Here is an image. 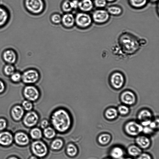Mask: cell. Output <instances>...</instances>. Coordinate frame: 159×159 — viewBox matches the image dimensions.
<instances>
[{"instance_id":"13","label":"cell","mask_w":159,"mask_h":159,"mask_svg":"<svg viewBox=\"0 0 159 159\" xmlns=\"http://www.w3.org/2000/svg\"><path fill=\"white\" fill-rule=\"evenodd\" d=\"M152 115L148 110L143 109L140 111L137 116L139 123L143 126L149 125L152 121Z\"/></svg>"},{"instance_id":"15","label":"cell","mask_w":159,"mask_h":159,"mask_svg":"<svg viewBox=\"0 0 159 159\" xmlns=\"http://www.w3.org/2000/svg\"><path fill=\"white\" fill-rule=\"evenodd\" d=\"M17 54L16 51L11 48L5 50L2 53V57L6 62L9 64L14 63L17 59Z\"/></svg>"},{"instance_id":"11","label":"cell","mask_w":159,"mask_h":159,"mask_svg":"<svg viewBox=\"0 0 159 159\" xmlns=\"http://www.w3.org/2000/svg\"><path fill=\"white\" fill-rule=\"evenodd\" d=\"M125 81L123 75L118 72H114L110 77V84L112 87L116 89L121 88L124 84Z\"/></svg>"},{"instance_id":"35","label":"cell","mask_w":159,"mask_h":159,"mask_svg":"<svg viewBox=\"0 0 159 159\" xmlns=\"http://www.w3.org/2000/svg\"><path fill=\"white\" fill-rule=\"evenodd\" d=\"M117 110L118 112L123 116L127 115L129 111V109L128 107L124 105H120Z\"/></svg>"},{"instance_id":"46","label":"cell","mask_w":159,"mask_h":159,"mask_svg":"<svg viewBox=\"0 0 159 159\" xmlns=\"http://www.w3.org/2000/svg\"><path fill=\"white\" fill-rule=\"evenodd\" d=\"M117 0H106L107 2L112 3L115 2Z\"/></svg>"},{"instance_id":"10","label":"cell","mask_w":159,"mask_h":159,"mask_svg":"<svg viewBox=\"0 0 159 159\" xmlns=\"http://www.w3.org/2000/svg\"><path fill=\"white\" fill-rule=\"evenodd\" d=\"M134 142L142 150L149 148L152 145L150 137L142 133L135 137Z\"/></svg>"},{"instance_id":"33","label":"cell","mask_w":159,"mask_h":159,"mask_svg":"<svg viewBox=\"0 0 159 159\" xmlns=\"http://www.w3.org/2000/svg\"><path fill=\"white\" fill-rule=\"evenodd\" d=\"M94 7L98 9H104L107 3L106 0H93Z\"/></svg>"},{"instance_id":"45","label":"cell","mask_w":159,"mask_h":159,"mask_svg":"<svg viewBox=\"0 0 159 159\" xmlns=\"http://www.w3.org/2000/svg\"><path fill=\"white\" fill-rule=\"evenodd\" d=\"M121 159H134V158L130 157L129 156L124 157Z\"/></svg>"},{"instance_id":"29","label":"cell","mask_w":159,"mask_h":159,"mask_svg":"<svg viewBox=\"0 0 159 159\" xmlns=\"http://www.w3.org/2000/svg\"><path fill=\"white\" fill-rule=\"evenodd\" d=\"M30 134L31 138L34 140L41 139L43 137V130L39 127H33Z\"/></svg>"},{"instance_id":"5","label":"cell","mask_w":159,"mask_h":159,"mask_svg":"<svg viewBox=\"0 0 159 159\" xmlns=\"http://www.w3.org/2000/svg\"><path fill=\"white\" fill-rule=\"evenodd\" d=\"M75 25L80 29H85L91 25L93 20L88 13L80 11L75 16Z\"/></svg>"},{"instance_id":"9","label":"cell","mask_w":159,"mask_h":159,"mask_svg":"<svg viewBox=\"0 0 159 159\" xmlns=\"http://www.w3.org/2000/svg\"><path fill=\"white\" fill-rule=\"evenodd\" d=\"M39 114L36 111L32 110L25 114L23 119V122L27 127L33 128L38 125L40 120Z\"/></svg>"},{"instance_id":"21","label":"cell","mask_w":159,"mask_h":159,"mask_svg":"<svg viewBox=\"0 0 159 159\" xmlns=\"http://www.w3.org/2000/svg\"><path fill=\"white\" fill-rule=\"evenodd\" d=\"M16 142L21 145H26L30 142V139L28 136L25 134L20 132L16 134L15 136Z\"/></svg>"},{"instance_id":"34","label":"cell","mask_w":159,"mask_h":159,"mask_svg":"<svg viewBox=\"0 0 159 159\" xmlns=\"http://www.w3.org/2000/svg\"><path fill=\"white\" fill-rule=\"evenodd\" d=\"M50 20L54 24L58 25L61 23V16L58 13H55L52 15L50 17Z\"/></svg>"},{"instance_id":"42","label":"cell","mask_w":159,"mask_h":159,"mask_svg":"<svg viewBox=\"0 0 159 159\" xmlns=\"http://www.w3.org/2000/svg\"><path fill=\"white\" fill-rule=\"evenodd\" d=\"M7 122L6 121L3 119H0V130H3L6 127Z\"/></svg>"},{"instance_id":"49","label":"cell","mask_w":159,"mask_h":159,"mask_svg":"<svg viewBox=\"0 0 159 159\" xmlns=\"http://www.w3.org/2000/svg\"><path fill=\"white\" fill-rule=\"evenodd\" d=\"M8 159H18L15 157H11V158H9Z\"/></svg>"},{"instance_id":"48","label":"cell","mask_w":159,"mask_h":159,"mask_svg":"<svg viewBox=\"0 0 159 159\" xmlns=\"http://www.w3.org/2000/svg\"><path fill=\"white\" fill-rule=\"evenodd\" d=\"M103 159H113L112 158H111L109 157H107L104 158Z\"/></svg>"},{"instance_id":"12","label":"cell","mask_w":159,"mask_h":159,"mask_svg":"<svg viewBox=\"0 0 159 159\" xmlns=\"http://www.w3.org/2000/svg\"><path fill=\"white\" fill-rule=\"evenodd\" d=\"M125 150L121 146L116 145L111 146L108 151L109 157L113 159H121L125 157Z\"/></svg>"},{"instance_id":"28","label":"cell","mask_w":159,"mask_h":159,"mask_svg":"<svg viewBox=\"0 0 159 159\" xmlns=\"http://www.w3.org/2000/svg\"><path fill=\"white\" fill-rule=\"evenodd\" d=\"M110 15L118 16L122 14L123 9L121 7L117 5H111L109 6L106 9Z\"/></svg>"},{"instance_id":"24","label":"cell","mask_w":159,"mask_h":159,"mask_svg":"<svg viewBox=\"0 0 159 159\" xmlns=\"http://www.w3.org/2000/svg\"><path fill=\"white\" fill-rule=\"evenodd\" d=\"M65 152L67 156L70 157H74L77 155L79 151L75 144L73 143H70L66 145Z\"/></svg>"},{"instance_id":"7","label":"cell","mask_w":159,"mask_h":159,"mask_svg":"<svg viewBox=\"0 0 159 159\" xmlns=\"http://www.w3.org/2000/svg\"><path fill=\"white\" fill-rule=\"evenodd\" d=\"M110 16L106 10L98 8L92 12L91 16L93 21L99 25L107 22L110 20Z\"/></svg>"},{"instance_id":"27","label":"cell","mask_w":159,"mask_h":159,"mask_svg":"<svg viewBox=\"0 0 159 159\" xmlns=\"http://www.w3.org/2000/svg\"><path fill=\"white\" fill-rule=\"evenodd\" d=\"M57 131L51 125L43 129V136L48 139H52L55 138Z\"/></svg>"},{"instance_id":"43","label":"cell","mask_w":159,"mask_h":159,"mask_svg":"<svg viewBox=\"0 0 159 159\" xmlns=\"http://www.w3.org/2000/svg\"><path fill=\"white\" fill-rule=\"evenodd\" d=\"M4 83L0 80V93L2 92L4 90Z\"/></svg>"},{"instance_id":"47","label":"cell","mask_w":159,"mask_h":159,"mask_svg":"<svg viewBox=\"0 0 159 159\" xmlns=\"http://www.w3.org/2000/svg\"><path fill=\"white\" fill-rule=\"evenodd\" d=\"M149 2H158V0H148Z\"/></svg>"},{"instance_id":"14","label":"cell","mask_w":159,"mask_h":159,"mask_svg":"<svg viewBox=\"0 0 159 159\" xmlns=\"http://www.w3.org/2000/svg\"><path fill=\"white\" fill-rule=\"evenodd\" d=\"M120 98L123 104L128 106L134 104L136 101L135 94L130 90H125L122 92L120 94Z\"/></svg>"},{"instance_id":"6","label":"cell","mask_w":159,"mask_h":159,"mask_svg":"<svg viewBox=\"0 0 159 159\" xmlns=\"http://www.w3.org/2000/svg\"><path fill=\"white\" fill-rule=\"evenodd\" d=\"M40 78V74L37 69L32 68L25 71L21 75V79L25 83L34 84L37 83Z\"/></svg>"},{"instance_id":"31","label":"cell","mask_w":159,"mask_h":159,"mask_svg":"<svg viewBox=\"0 0 159 159\" xmlns=\"http://www.w3.org/2000/svg\"><path fill=\"white\" fill-rule=\"evenodd\" d=\"M61 7L62 11L65 13L70 12L73 11L71 0H64L61 3Z\"/></svg>"},{"instance_id":"25","label":"cell","mask_w":159,"mask_h":159,"mask_svg":"<svg viewBox=\"0 0 159 159\" xmlns=\"http://www.w3.org/2000/svg\"><path fill=\"white\" fill-rule=\"evenodd\" d=\"M24 110L22 107L16 106L11 110V115L13 118L16 120H20L24 115Z\"/></svg>"},{"instance_id":"23","label":"cell","mask_w":159,"mask_h":159,"mask_svg":"<svg viewBox=\"0 0 159 159\" xmlns=\"http://www.w3.org/2000/svg\"><path fill=\"white\" fill-rule=\"evenodd\" d=\"M50 143V148L54 151H59L61 150L64 145L63 140L61 138H54Z\"/></svg>"},{"instance_id":"40","label":"cell","mask_w":159,"mask_h":159,"mask_svg":"<svg viewBox=\"0 0 159 159\" xmlns=\"http://www.w3.org/2000/svg\"><path fill=\"white\" fill-rule=\"evenodd\" d=\"M21 78V75L19 73H13L11 75V80L14 82H18Z\"/></svg>"},{"instance_id":"41","label":"cell","mask_w":159,"mask_h":159,"mask_svg":"<svg viewBox=\"0 0 159 159\" xmlns=\"http://www.w3.org/2000/svg\"><path fill=\"white\" fill-rule=\"evenodd\" d=\"M79 0H71L73 10L78 9Z\"/></svg>"},{"instance_id":"22","label":"cell","mask_w":159,"mask_h":159,"mask_svg":"<svg viewBox=\"0 0 159 159\" xmlns=\"http://www.w3.org/2000/svg\"><path fill=\"white\" fill-rule=\"evenodd\" d=\"M129 5L132 8L139 9L143 8L147 4L148 0H127Z\"/></svg>"},{"instance_id":"8","label":"cell","mask_w":159,"mask_h":159,"mask_svg":"<svg viewBox=\"0 0 159 159\" xmlns=\"http://www.w3.org/2000/svg\"><path fill=\"white\" fill-rule=\"evenodd\" d=\"M23 93L26 99L33 102L38 101L41 96L39 89L34 84L28 85L25 86L24 89Z\"/></svg>"},{"instance_id":"30","label":"cell","mask_w":159,"mask_h":159,"mask_svg":"<svg viewBox=\"0 0 159 159\" xmlns=\"http://www.w3.org/2000/svg\"><path fill=\"white\" fill-rule=\"evenodd\" d=\"M118 114L117 109L114 107H110L106 110L104 115L106 119L111 120L116 118Z\"/></svg>"},{"instance_id":"37","label":"cell","mask_w":159,"mask_h":159,"mask_svg":"<svg viewBox=\"0 0 159 159\" xmlns=\"http://www.w3.org/2000/svg\"><path fill=\"white\" fill-rule=\"evenodd\" d=\"M38 124L39 125V127L42 129L50 126V125L49 120L46 118H43L40 120Z\"/></svg>"},{"instance_id":"26","label":"cell","mask_w":159,"mask_h":159,"mask_svg":"<svg viewBox=\"0 0 159 159\" xmlns=\"http://www.w3.org/2000/svg\"><path fill=\"white\" fill-rule=\"evenodd\" d=\"M12 141L11 134L7 132L0 133V143L3 145H7L11 144Z\"/></svg>"},{"instance_id":"39","label":"cell","mask_w":159,"mask_h":159,"mask_svg":"<svg viewBox=\"0 0 159 159\" xmlns=\"http://www.w3.org/2000/svg\"><path fill=\"white\" fill-rule=\"evenodd\" d=\"M136 159H153L152 155L149 153L146 152H143Z\"/></svg>"},{"instance_id":"20","label":"cell","mask_w":159,"mask_h":159,"mask_svg":"<svg viewBox=\"0 0 159 159\" xmlns=\"http://www.w3.org/2000/svg\"><path fill=\"white\" fill-rule=\"evenodd\" d=\"M143 151L135 144L129 145L125 150L128 156L134 158L139 156L143 152Z\"/></svg>"},{"instance_id":"19","label":"cell","mask_w":159,"mask_h":159,"mask_svg":"<svg viewBox=\"0 0 159 159\" xmlns=\"http://www.w3.org/2000/svg\"><path fill=\"white\" fill-rule=\"evenodd\" d=\"M10 17V14L8 9L4 7L0 6V28L7 24Z\"/></svg>"},{"instance_id":"16","label":"cell","mask_w":159,"mask_h":159,"mask_svg":"<svg viewBox=\"0 0 159 159\" xmlns=\"http://www.w3.org/2000/svg\"><path fill=\"white\" fill-rule=\"evenodd\" d=\"M61 23L66 28H72L75 25V16L70 12L65 13L61 16Z\"/></svg>"},{"instance_id":"17","label":"cell","mask_w":159,"mask_h":159,"mask_svg":"<svg viewBox=\"0 0 159 159\" xmlns=\"http://www.w3.org/2000/svg\"><path fill=\"white\" fill-rule=\"evenodd\" d=\"M94 7L93 0H79L78 9L81 12L88 13L93 10Z\"/></svg>"},{"instance_id":"18","label":"cell","mask_w":159,"mask_h":159,"mask_svg":"<svg viewBox=\"0 0 159 159\" xmlns=\"http://www.w3.org/2000/svg\"><path fill=\"white\" fill-rule=\"evenodd\" d=\"M112 139V136L109 133L103 132L98 134L97 138V141L100 146H105L108 145Z\"/></svg>"},{"instance_id":"3","label":"cell","mask_w":159,"mask_h":159,"mask_svg":"<svg viewBox=\"0 0 159 159\" xmlns=\"http://www.w3.org/2000/svg\"><path fill=\"white\" fill-rule=\"evenodd\" d=\"M143 126L139 122L130 120L126 122L123 126L125 134L131 137H135L142 133Z\"/></svg>"},{"instance_id":"36","label":"cell","mask_w":159,"mask_h":159,"mask_svg":"<svg viewBox=\"0 0 159 159\" xmlns=\"http://www.w3.org/2000/svg\"><path fill=\"white\" fill-rule=\"evenodd\" d=\"M156 131L150 127L149 126L143 127L142 134L148 136L153 135Z\"/></svg>"},{"instance_id":"32","label":"cell","mask_w":159,"mask_h":159,"mask_svg":"<svg viewBox=\"0 0 159 159\" xmlns=\"http://www.w3.org/2000/svg\"><path fill=\"white\" fill-rule=\"evenodd\" d=\"M22 105L24 110L28 111L32 110L34 108L33 102L27 99L22 102Z\"/></svg>"},{"instance_id":"1","label":"cell","mask_w":159,"mask_h":159,"mask_svg":"<svg viewBox=\"0 0 159 159\" xmlns=\"http://www.w3.org/2000/svg\"><path fill=\"white\" fill-rule=\"evenodd\" d=\"M50 125L57 132L64 134L69 131L73 124L71 113L66 108L60 107L53 110L49 119Z\"/></svg>"},{"instance_id":"2","label":"cell","mask_w":159,"mask_h":159,"mask_svg":"<svg viewBox=\"0 0 159 159\" xmlns=\"http://www.w3.org/2000/svg\"><path fill=\"white\" fill-rule=\"evenodd\" d=\"M31 149L34 155L39 159L46 157L49 152L47 144L41 139L34 140L31 145Z\"/></svg>"},{"instance_id":"44","label":"cell","mask_w":159,"mask_h":159,"mask_svg":"<svg viewBox=\"0 0 159 159\" xmlns=\"http://www.w3.org/2000/svg\"><path fill=\"white\" fill-rule=\"evenodd\" d=\"M29 159H40L38 157H36V156L33 155L31 156Z\"/></svg>"},{"instance_id":"38","label":"cell","mask_w":159,"mask_h":159,"mask_svg":"<svg viewBox=\"0 0 159 159\" xmlns=\"http://www.w3.org/2000/svg\"><path fill=\"white\" fill-rule=\"evenodd\" d=\"M15 69L14 67L11 64H7L5 66L4 71L5 73L7 75H11L14 73Z\"/></svg>"},{"instance_id":"4","label":"cell","mask_w":159,"mask_h":159,"mask_svg":"<svg viewBox=\"0 0 159 159\" xmlns=\"http://www.w3.org/2000/svg\"><path fill=\"white\" fill-rule=\"evenodd\" d=\"M24 5L27 11L34 15L42 13L45 7L43 0H25Z\"/></svg>"}]
</instances>
